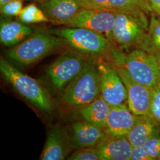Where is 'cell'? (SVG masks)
<instances>
[{
	"label": "cell",
	"instance_id": "obj_25",
	"mask_svg": "<svg viewBox=\"0 0 160 160\" xmlns=\"http://www.w3.org/2000/svg\"><path fill=\"white\" fill-rule=\"evenodd\" d=\"M160 124V83L152 88V101L150 108V113Z\"/></svg>",
	"mask_w": 160,
	"mask_h": 160
},
{
	"label": "cell",
	"instance_id": "obj_12",
	"mask_svg": "<svg viewBox=\"0 0 160 160\" xmlns=\"http://www.w3.org/2000/svg\"><path fill=\"white\" fill-rule=\"evenodd\" d=\"M128 104L112 106L104 131L112 136H126L137 120Z\"/></svg>",
	"mask_w": 160,
	"mask_h": 160
},
{
	"label": "cell",
	"instance_id": "obj_10",
	"mask_svg": "<svg viewBox=\"0 0 160 160\" xmlns=\"http://www.w3.org/2000/svg\"><path fill=\"white\" fill-rule=\"evenodd\" d=\"M120 75L128 92L127 104L135 115L149 114L152 101V88L134 81L126 70L114 66Z\"/></svg>",
	"mask_w": 160,
	"mask_h": 160
},
{
	"label": "cell",
	"instance_id": "obj_18",
	"mask_svg": "<svg viewBox=\"0 0 160 160\" xmlns=\"http://www.w3.org/2000/svg\"><path fill=\"white\" fill-rule=\"evenodd\" d=\"M111 108L109 103L99 96L93 102L84 106L80 113L85 121L104 129Z\"/></svg>",
	"mask_w": 160,
	"mask_h": 160
},
{
	"label": "cell",
	"instance_id": "obj_21",
	"mask_svg": "<svg viewBox=\"0 0 160 160\" xmlns=\"http://www.w3.org/2000/svg\"><path fill=\"white\" fill-rule=\"evenodd\" d=\"M17 20L25 24L39 23H48L49 20L36 2H33L23 7Z\"/></svg>",
	"mask_w": 160,
	"mask_h": 160
},
{
	"label": "cell",
	"instance_id": "obj_11",
	"mask_svg": "<svg viewBox=\"0 0 160 160\" xmlns=\"http://www.w3.org/2000/svg\"><path fill=\"white\" fill-rule=\"evenodd\" d=\"M36 3L54 25H63L84 7L81 0H42Z\"/></svg>",
	"mask_w": 160,
	"mask_h": 160
},
{
	"label": "cell",
	"instance_id": "obj_2",
	"mask_svg": "<svg viewBox=\"0 0 160 160\" xmlns=\"http://www.w3.org/2000/svg\"><path fill=\"white\" fill-rule=\"evenodd\" d=\"M67 43L63 38L45 31H38L6 52L7 56L21 65L38 62Z\"/></svg>",
	"mask_w": 160,
	"mask_h": 160
},
{
	"label": "cell",
	"instance_id": "obj_4",
	"mask_svg": "<svg viewBox=\"0 0 160 160\" xmlns=\"http://www.w3.org/2000/svg\"><path fill=\"white\" fill-rule=\"evenodd\" d=\"M0 71L20 96L41 110H51L53 108L51 98L37 80L22 72L2 57L0 58Z\"/></svg>",
	"mask_w": 160,
	"mask_h": 160
},
{
	"label": "cell",
	"instance_id": "obj_24",
	"mask_svg": "<svg viewBox=\"0 0 160 160\" xmlns=\"http://www.w3.org/2000/svg\"><path fill=\"white\" fill-rule=\"evenodd\" d=\"M143 146L152 160H160V132L151 138Z\"/></svg>",
	"mask_w": 160,
	"mask_h": 160
},
{
	"label": "cell",
	"instance_id": "obj_13",
	"mask_svg": "<svg viewBox=\"0 0 160 160\" xmlns=\"http://www.w3.org/2000/svg\"><path fill=\"white\" fill-rule=\"evenodd\" d=\"M107 135L104 129L92 123L77 122L72 125L70 142L77 148L96 147Z\"/></svg>",
	"mask_w": 160,
	"mask_h": 160
},
{
	"label": "cell",
	"instance_id": "obj_5",
	"mask_svg": "<svg viewBox=\"0 0 160 160\" xmlns=\"http://www.w3.org/2000/svg\"><path fill=\"white\" fill-rule=\"evenodd\" d=\"M148 18L116 12L110 41L121 51L140 49L148 29Z\"/></svg>",
	"mask_w": 160,
	"mask_h": 160
},
{
	"label": "cell",
	"instance_id": "obj_23",
	"mask_svg": "<svg viewBox=\"0 0 160 160\" xmlns=\"http://www.w3.org/2000/svg\"><path fill=\"white\" fill-rule=\"evenodd\" d=\"M69 160H101L96 147L81 148L67 158Z\"/></svg>",
	"mask_w": 160,
	"mask_h": 160
},
{
	"label": "cell",
	"instance_id": "obj_28",
	"mask_svg": "<svg viewBox=\"0 0 160 160\" xmlns=\"http://www.w3.org/2000/svg\"><path fill=\"white\" fill-rule=\"evenodd\" d=\"M154 12H160V0H148Z\"/></svg>",
	"mask_w": 160,
	"mask_h": 160
},
{
	"label": "cell",
	"instance_id": "obj_32",
	"mask_svg": "<svg viewBox=\"0 0 160 160\" xmlns=\"http://www.w3.org/2000/svg\"><path fill=\"white\" fill-rule=\"evenodd\" d=\"M155 14H157L158 16H160V12H155Z\"/></svg>",
	"mask_w": 160,
	"mask_h": 160
},
{
	"label": "cell",
	"instance_id": "obj_15",
	"mask_svg": "<svg viewBox=\"0 0 160 160\" xmlns=\"http://www.w3.org/2000/svg\"><path fill=\"white\" fill-rule=\"evenodd\" d=\"M69 140L64 129L54 126L48 133L40 160H65L69 151V145L71 144L69 143Z\"/></svg>",
	"mask_w": 160,
	"mask_h": 160
},
{
	"label": "cell",
	"instance_id": "obj_27",
	"mask_svg": "<svg viewBox=\"0 0 160 160\" xmlns=\"http://www.w3.org/2000/svg\"><path fill=\"white\" fill-rule=\"evenodd\" d=\"M131 160H153L143 145L133 148Z\"/></svg>",
	"mask_w": 160,
	"mask_h": 160
},
{
	"label": "cell",
	"instance_id": "obj_9",
	"mask_svg": "<svg viewBox=\"0 0 160 160\" xmlns=\"http://www.w3.org/2000/svg\"><path fill=\"white\" fill-rule=\"evenodd\" d=\"M100 96L111 106L126 104L128 92L126 86L114 66L109 63H100Z\"/></svg>",
	"mask_w": 160,
	"mask_h": 160
},
{
	"label": "cell",
	"instance_id": "obj_29",
	"mask_svg": "<svg viewBox=\"0 0 160 160\" xmlns=\"http://www.w3.org/2000/svg\"><path fill=\"white\" fill-rule=\"evenodd\" d=\"M155 57L156 58L157 65H158V73H159V82L160 83V53L155 55Z\"/></svg>",
	"mask_w": 160,
	"mask_h": 160
},
{
	"label": "cell",
	"instance_id": "obj_3",
	"mask_svg": "<svg viewBox=\"0 0 160 160\" xmlns=\"http://www.w3.org/2000/svg\"><path fill=\"white\" fill-rule=\"evenodd\" d=\"M100 74L93 62L88 61L74 78L64 88L62 99L72 106H85L100 96Z\"/></svg>",
	"mask_w": 160,
	"mask_h": 160
},
{
	"label": "cell",
	"instance_id": "obj_8",
	"mask_svg": "<svg viewBox=\"0 0 160 160\" xmlns=\"http://www.w3.org/2000/svg\"><path fill=\"white\" fill-rule=\"evenodd\" d=\"M116 12L84 7L63 26L89 29L105 36L109 40Z\"/></svg>",
	"mask_w": 160,
	"mask_h": 160
},
{
	"label": "cell",
	"instance_id": "obj_30",
	"mask_svg": "<svg viewBox=\"0 0 160 160\" xmlns=\"http://www.w3.org/2000/svg\"><path fill=\"white\" fill-rule=\"evenodd\" d=\"M13 1V0H0V7L4 5L6 3H7L10 1Z\"/></svg>",
	"mask_w": 160,
	"mask_h": 160
},
{
	"label": "cell",
	"instance_id": "obj_7",
	"mask_svg": "<svg viewBox=\"0 0 160 160\" xmlns=\"http://www.w3.org/2000/svg\"><path fill=\"white\" fill-rule=\"evenodd\" d=\"M88 61L79 52H66L53 61L46 69L52 84L62 90L78 74Z\"/></svg>",
	"mask_w": 160,
	"mask_h": 160
},
{
	"label": "cell",
	"instance_id": "obj_1",
	"mask_svg": "<svg viewBox=\"0 0 160 160\" xmlns=\"http://www.w3.org/2000/svg\"><path fill=\"white\" fill-rule=\"evenodd\" d=\"M110 52L115 66L125 69L134 81L149 88L159 83L158 65L154 55L141 49L125 53L113 45Z\"/></svg>",
	"mask_w": 160,
	"mask_h": 160
},
{
	"label": "cell",
	"instance_id": "obj_22",
	"mask_svg": "<svg viewBox=\"0 0 160 160\" xmlns=\"http://www.w3.org/2000/svg\"><path fill=\"white\" fill-rule=\"evenodd\" d=\"M24 0H13L0 7L1 17L10 18L18 17L23 8Z\"/></svg>",
	"mask_w": 160,
	"mask_h": 160
},
{
	"label": "cell",
	"instance_id": "obj_6",
	"mask_svg": "<svg viewBox=\"0 0 160 160\" xmlns=\"http://www.w3.org/2000/svg\"><path fill=\"white\" fill-rule=\"evenodd\" d=\"M50 32L63 38L76 51L84 55H102L110 51L112 45L105 36L89 29L65 26Z\"/></svg>",
	"mask_w": 160,
	"mask_h": 160
},
{
	"label": "cell",
	"instance_id": "obj_17",
	"mask_svg": "<svg viewBox=\"0 0 160 160\" xmlns=\"http://www.w3.org/2000/svg\"><path fill=\"white\" fill-rule=\"evenodd\" d=\"M33 33V29L27 24L1 17L0 40L4 46H16Z\"/></svg>",
	"mask_w": 160,
	"mask_h": 160
},
{
	"label": "cell",
	"instance_id": "obj_31",
	"mask_svg": "<svg viewBox=\"0 0 160 160\" xmlns=\"http://www.w3.org/2000/svg\"><path fill=\"white\" fill-rule=\"evenodd\" d=\"M24 1H33L34 2H37L38 1H42V0H24Z\"/></svg>",
	"mask_w": 160,
	"mask_h": 160
},
{
	"label": "cell",
	"instance_id": "obj_19",
	"mask_svg": "<svg viewBox=\"0 0 160 160\" xmlns=\"http://www.w3.org/2000/svg\"><path fill=\"white\" fill-rule=\"evenodd\" d=\"M109 10L148 18L154 12L148 0H109Z\"/></svg>",
	"mask_w": 160,
	"mask_h": 160
},
{
	"label": "cell",
	"instance_id": "obj_26",
	"mask_svg": "<svg viewBox=\"0 0 160 160\" xmlns=\"http://www.w3.org/2000/svg\"><path fill=\"white\" fill-rule=\"evenodd\" d=\"M84 7L98 10H109V0H81Z\"/></svg>",
	"mask_w": 160,
	"mask_h": 160
},
{
	"label": "cell",
	"instance_id": "obj_14",
	"mask_svg": "<svg viewBox=\"0 0 160 160\" xmlns=\"http://www.w3.org/2000/svg\"><path fill=\"white\" fill-rule=\"evenodd\" d=\"M96 147L101 160H131L133 148L126 136L108 134Z\"/></svg>",
	"mask_w": 160,
	"mask_h": 160
},
{
	"label": "cell",
	"instance_id": "obj_16",
	"mask_svg": "<svg viewBox=\"0 0 160 160\" xmlns=\"http://www.w3.org/2000/svg\"><path fill=\"white\" fill-rule=\"evenodd\" d=\"M159 132L160 124L151 115H138L137 120L126 136L132 147H136L143 145Z\"/></svg>",
	"mask_w": 160,
	"mask_h": 160
},
{
	"label": "cell",
	"instance_id": "obj_20",
	"mask_svg": "<svg viewBox=\"0 0 160 160\" xmlns=\"http://www.w3.org/2000/svg\"><path fill=\"white\" fill-rule=\"evenodd\" d=\"M140 49L154 55L160 53V17L155 12L150 16L148 32Z\"/></svg>",
	"mask_w": 160,
	"mask_h": 160
}]
</instances>
